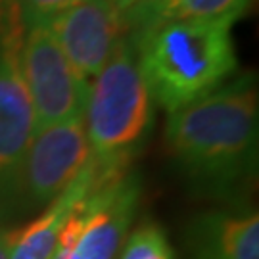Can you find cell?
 I'll return each instance as SVG.
<instances>
[{"label":"cell","instance_id":"3","mask_svg":"<svg viewBox=\"0 0 259 259\" xmlns=\"http://www.w3.org/2000/svg\"><path fill=\"white\" fill-rule=\"evenodd\" d=\"M154 123V100L137 62L135 45L125 38L91 84L84 127L91 156L129 157Z\"/></svg>","mask_w":259,"mask_h":259},{"label":"cell","instance_id":"1","mask_svg":"<svg viewBox=\"0 0 259 259\" xmlns=\"http://www.w3.org/2000/svg\"><path fill=\"white\" fill-rule=\"evenodd\" d=\"M257 91L250 75L169 111L165 142L192 181L223 190L255 169Z\"/></svg>","mask_w":259,"mask_h":259},{"label":"cell","instance_id":"11","mask_svg":"<svg viewBox=\"0 0 259 259\" xmlns=\"http://www.w3.org/2000/svg\"><path fill=\"white\" fill-rule=\"evenodd\" d=\"M119 259H175L165 231L156 223H142L123 240Z\"/></svg>","mask_w":259,"mask_h":259},{"label":"cell","instance_id":"2","mask_svg":"<svg viewBox=\"0 0 259 259\" xmlns=\"http://www.w3.org/2000/svg\"><path fill=\"white\" fill-rule=\"evenodd\" d=\"M234 19H175L140 29L137 62L152 100L181 110L217 91L236 69Z\"/></svg>","mask_w":259,"mask_h":259},{"label":"cell","instance_id":"5","mask_svg":"<svg viewBox=\"0 0 259 259\" xmlns=\"http://www.w3.org/2000/svg\"><path fill=\"white\" fill-rule=\"evenodd\" d=\"M91 159L83 117L35 133L21 169V186L35 204H50L75 181Z\"/></svg>","mask_w":259,"mask_h":259},{"label":"cell","instance_id":"6","mask_svg":"<svg viewBox=\"0 0 259 259\" xmlns=\"http://www.w3.org/2000/svg\"><path fill=\"white\" fill-rule=\"evenodd\" d=\"M23 27L0 37V196L21 183V169L35 137V113L19 71Z\"/></svg>","mask_w":259,"mask_h":259},{"label":"cell","instance_id":"4","mask_svg":"<svg viewBox=\"0 0 259 259\" xmlns=\"http://www.w3.org/2000/svg\"><path fill=\"white\" fill-rule=\"evenodd\" d=\"M18 60L35 113V133L83 117L91 83L73 69L47 23L27 27Z\"/></svg>","mask_w":259,"mask_h":259},{"label":"cell","instance_id":"13","mask_svg":"<svg viewBox=\"0 0 259 259\" xmlns=\"http://www.w3.org/2000/svg\"><path fill=\"white\" fill-rule=\"evenodd\" d=\"M0 259H10V242L6 231H0Z\"/></svg>","mask_w":259,"mask_h":259},{"label":"cell","instance_id":"14","mask_svg":"<svg viewBox=\"0 0 259 259\" xmlns=\"http://www.w3.org/2000/svg\"><path fill=\"white\" fill-rule=\"evenodd\" d=\"M110 2L117 10H121V12H127V10L133 8V6H135L139 0H110Z\"/></svg>","mask_w":259,"mask_h":259},{"label":"cell","instance_id":"12","mask_svg":"<svg viewBox=\"0 0 259 259\" xmlns=\"http://www.w3.org/2000/svg\"><path fill=\"white\" fill-rule=\"evenodd\" d=\"M83 0H16L25 27L35 23H48L58 14L65 12Z\"/></svg>","mask_w":259,"mask_h":259},{"label":"cell","instance_id":"8","mask_svg":"<svg viewBox=\"0 0 259 259\" xmlns=\"http://www.w3.org/2000/svg\"><path fill=\"white\" fill-rule=\"evenodd\" d=\"M98 179V161L91 156L83 171L62 194L50 202L47 211L16 232H8L10 259H50L69 215L93 190Z\"/></svg>","mask_w":259,"mask_h":259},{"label":"cell","instance_id":"9","mask_svg":"<svg viewBox=\"0 0 259 259\" xmlns=\"http://www.w3.org/2000/svg\"><path fill=\"white\" fill-rule=\"evenodd\" d=\"M194 259H259L257 213H207L192 225Z\"/></svg>","mask_w":259,"mask_h":259},{"label":"cell","instance_id":"7","mask_svg":"<svg viewBox=\"0 0 259 259\" xmlns=\"http://www.w3.org/2000/svg\"><path fill=\"white\" fill-rule=\"evenodd\" d=\"M47 25L75 71L89 81L102 71L123 40L125 14L110 0H83Z\"/></svg>","mask_w":259,"mask_h":259},{"label":"cell","instance_id":"10","mask_svg":"<svg viewBox=\"0 0 259 259\" xmlns=\"http://www.w3.org/2000/svg\"><path fill=\"white\" fill-rule=\"evenodd\" d=\"M251 0H139L129 8L133 23L146 29L175 19H236Z\"/></svg>","mask_w":259,"mask_h":259}]
</instances>
